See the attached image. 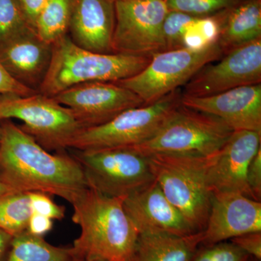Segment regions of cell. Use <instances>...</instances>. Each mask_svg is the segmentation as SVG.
I'll list each match as a JSON object with an SVG mask.
<instances>
[{
    "instance_id": "8992f818",
    "label": "cell",
    "mask_w": 261,
    "mask_h": 261,
    "mask_svg": "<svg viewBox=\"0 0 261 261\" xmlns=\"http://www.w3.org/2000/svg\"><path fill=\"white\" fill-rule=\"evenodd\" d=\"M181 97L178 89L152 104L126 110L103 124L82 128L68 148L86 151L140 145L156 133L181 104Z\"/></svg>"
},
{
    "instance_id": "5bb4252c",
    "label": "cell",
    "mask_w": 261,
    "mask_h": 261,
    "mask_svg": "<svg viewBox=\"0 0 261 261\" xmlns=\"http://www.w3.org/2000/svg\"><path fill=\"white\" fill-rule=\"evenodd\" d=\"M261 231V202L240 193H215L201 245Z\"/></svg>"
},
{
    "instance_id": "8fae6325",
    "label": "cell",
    "mask_w": 261,
    "mask_h": 261,
    "mask_svg": "<svg viewBox=\"0 0 261 261\" xmlns=\"http://www.w3.org/2000/svg\"><path fill=\"white\" fill-rule=\"evenodd\" d=\"M261 84V39L237 48L216 64L205 65L185 84L182 95L202 97Z\"/></svg>"
},
{
    "instance_id": "44dd1931",
    "label": "cell",
    "mask_w": 261,
    "mask_h": 261,
    "mask_svg": "<svg viewBox=\"0 0 261 261\" xmlns=\"http://www.w3.org/2000/svg\"><path fill=\"white\" fill-rule=\"evenodd\" d=\"M5 261H85L71 247H56L25 231L13 237Z\"/></svg>"
},
{
    "instance_id": "ffe728a7",
    "label": "cell",
    "mask_w": 261,
    "mask_h": 261,
    "mask_svg": "<svg viewBox=\"0 0 261 261\" xmlns=\"http://www.w3.org/2000/svg\"><path fill=\"white\" fill-rule=\"evenodd\" d=\"M202 240V231L187 236L140 233L135 261H190Z\"/></svg>"
},
{
    "instance_id": "8d00e7d4",
    "label": "cell",
    "mask_w": 261,
    "mask_h": 261,
    "mask_svg": "<svg viewBox=\"0 0 261 261\" xmlns=\"http://www.w3.org/2000/svg\"><path fill=\"white\" fill-rule=\"evenodd\" d=\"M250 261H260V260H256V259L253 258V257H251V258H250Z\"/></svg>"
},
{
    "instance_id": "74e56055",
    "label": "cell",
    "mask_w": 261,
    "mask_h": 261,
    "mask_svg": "<svg viewBox=\"0 0 261 261\" xmlns=\"http://www.w3.org/2000/svg\"><path fill=\"white\" fill-rule=\"evenodd\" d=\"M87 261H106V260H87Z\"/></svg>"
},
{
    "instance_id": "7c38bea8",
    "label": "cell",
    "mask_w": 261,
    "mask_h": 261,
    "mask_svg": "<svg viewBox=\"0 0 261 261\" xmlns=\"http://www.w3.org/2000/svg\"><path fill=\"white\" fill-rule=\"evenodd\" d=\"M53 98L73 112L83 128L103 124L126 110L145 105L137 94L115 82L79 84Z\"/></svg>"
},
{
    "instance_id": "4316f807",
    "label": "cell",
    "mask_w": 261,
    "mask_h": 261,
    "mask_svg": "<svg viewBox=\"0 0 261 261\" xmlns=\"http://www.w3.org/2000/svg\"><path fill=\"white\" fill-rule=\"evenodd\" d=\"M28 193L33 214L42 215L51 220H62L65 217V207L56 204L47 194L38 192Z\"/></svg>"
},
{
    "instance_id": "d590c367",
    "label": "cell",
    "mask_w": 261,
    "mask_h": 261,
    "mask_svg": "<svg viewBox=\"0 0 261 261\" xmlns=\"http://www.w3.org/2000/svg\"><path fill=\"white\" fill-rule=\"evenodd\" d=\"M113 3H116V2H119V1H127V0H112Z\"/></svg>"
},
{
    "instance_id": "4dcf8cb0",
    "label": "cell",
    "mask_w": 261,
    "mask_h": 261,
    "mask_svg": "<svg viewBox=\"0 0 261 261\" xmlns=\"http://www.w3.org/2000/svg\"><path fill=\"white\" fill-rule=\"evenodd\" d=\"M53 227V220L46 216L32 214L29 219L27 231L35 236L43 237Z\"/></svg>"
},
{
    "instance_id": "484cf974",
    "label": "cell",
    "mask_w": 261,
    "mask_h": 261,
    "mask_svg": "<svg viewBox=\"0 0 261 261\" xmlns=\"http://www.w3.org/2000/svg\"><path fill=\"white\" fill-rule=\"evenodd\" d=\"M251 257L231 242L201 245L190 261H250Z\"/></svg>"
},
{
    "instance_id": "7402d4cb",
    "label": "cell",
    "mask_w": 261,
    "mask_h": 261,
    "mask_svg": "<svg viewBox=\"0 0 261 261\" xmlns=\"http://www.w3.org/2000/svg\"><path fill=\"white\" fill-rule=\"evenodd\" d=\"M73 0H47L36 20L38 37L53 44L67 35L71 18Z\"/></svg>"
},
{
    "instance_id": "9a60e30c",
    "label": "cell",
    "mask_w": 261,
    "mask_h": 261,
    "mask_svg": "<svg viewBox=\"0 0 261 261\" xmlns=\"http://www.w3.org/2000/svg\"><path fill=\"white\" fill-rule=\"evenodd\" d=\"M183 106L216 117L233 130L261 133V84L243 86L207 97L182 95Z\"/></svg>"
},
{
    "instance_id": "836d02e7",
    "label": "cell",
    "mask_w": 261,
    "mask_h": 261,
    "mask_svg": "<svg viewBox=\"0 0 261 261\" xmlns=\"http://www.w3.org/2000/svg\"><path fill=\"white\" fill-rule=\"evenodd\" d=\"M12 192L15 191H13L12 189H10L9 187L7 186L5 183H3V182L0 180V197L7 195V194L10 193V192Z\"/></svg>"
},
{
    "instance_id": "ba28073f",
    "label": "cell",
    "mask_w": 261,
    "mask_h": 261,
    "mask_svg": "<svg viewBox=\"0 0 261 261\" xmlns=\"http://www.w3.org/2000/svg\"><path fill=\"white\" fill-rule=\"evenodd\" d=\"M15 118L46 149L68 148L83 126L68 108L42 94L0 97V120Z\"/></svg>"
},
{
    "instance_id": "1f68e13d",
    "label": "cell",
    "mask_w": 261,
    "mask_h": 261,
    "mask_svg": "<svg viewBox=\"0 0 261 261\" xmlns=\"http://www.w3.org/2000/svg\"><path fill=\"white\" fill-rule=\"evenodd\" d=\"M18 1L25 18L34 30L38 15L47 3V0H18Z\"/></svg>"
},
{
    "instance_id": "f546056e",
    "label": "cell",
    "mask_w": 261,
    "mask_h": 261,
    "mask_svg": "<svg viewBox=\"0 0 261 261\" xmlns=\"http://www.w3.org/2000/svg\"><path fill=\"white\" fill-rule=\"evenodd\" d=\"M247 179L255 200H261V148L254 156L247 169Z\"/></svg>"
},
{
    "instance_id": "ac0fdd59",
    "label": "cell",
    "mask_w": 261,
    "mask_h": 261,
    "mask_svg": "<svg viewBox=\"0 0 261 261\" xmlns=\"http://www.w3.org/2000/svg\"><path fill=\"white\" fill-rule=\"evenodd\" d=\"M115 3L112 0H73L69 30L76 45L98 53H113Z\"/></svg>"
},
{
    "instance_id": "30bf717a",
    "label": "cell",
    "mask_w": 261,
    "mask_h": 261,
    "mask_svg": "<svg viewBox=\"0 0 261 261\" xmlns=\"http://www.w3.org/2000/svg\"><path fill=\"white\" fill-rule=\"evenodd\" d=\"M115 3L113 53L149 57L166 51L163 25L165 0H127Z\"/></svg>"
},
{
    "instance_id": "f1b7e54d",
    "label": "cell",
    "mask_w": 261,
    "mask_h": 261,
    "mask_svg": "<svg viewBox=\"0 0 261 261\" xmlns=\"http://www.w3.org/2000/svg\"><path fill=\"white\" fill-rule=\"evenodd\" d=\"M250 257L261 260V231L247 233L229 240Z\"/></svg>"
},
{
    "instance_id": "d6a6232c",
    "label": "cell",
    "mask_w": 261,
    "mask_h": 261,
    "mask_svg": "<svg viewBox=\"0 0 261 261\" xmlns=\"http://www.w3.org/2000/svg\"><path fill=\"white\" fill-rule=\"evenodd\" d=\"M13 237L0 229V261H5Z\"/></svg>"
},
{
    "instance_id": "d6986e66",
    "label": "cell",
    "mask_w": 261,
    "mask_h": 261,
    "mask_svg": "<svg viewBox=\"0 0 261 261\" xmlns=\"http://www.w3.org/2000/svg\"><path fill=\"white\" fill-rule=\"evenodd\" d=\"M261 39V0H243L225 10L217 42L223 56Z\"/></svg>"
},
{
    "instance_id": "e575fe53",
    "label": "cell",
    "mask_w": 261,
    "mask_h": 261,
    "mask_svg": "<svg viewBox=\"0 0 261 261\" xmlns=\"http://www.w3.org/2000/svg\"><path fill=\"white\" fill-rule=\"evenodd\" d=\"M2 121L1 120H0V142H1V139H2V134H3V128H2Z\"/></svg>"
},
{
    "instance_id": "603a6c76",
    "label": "cell",
    "mask_w": 261,
    "mask_h": 261,
    "mask_svg": "<svg viewBox=\"0 0 261 261\" xmlns=\"http://www.w3.org/2000/svg\"><path fill=\"white\" fill-rule=\"evenodd\" d=\"M32 214L28 192H12L0 197V229L12 237L27 231Z\"/></svg>"
},
{
    "instance_id": "52a82bcc",
    "label": "cell",
    "mask_w": 261,
    "mask_h": 261,
    "mask_svg": "<svg viewBox=\"0 0 261 261\" xmlns=\"http://www.w3.org/2000/svg\"><path fill=\"white\" fill-rule=\"evenodd\" d=\"M223 53L217 42L201 48H180L151 57L138 74L115 83L137 94L145 105L152 104L185 85L205 65L218 61Z\"/></svg>"
},
{
    "instance_id": "3957f363",
    "label": "cell",
    "mask_w": 261,
    "mask_h": 261,
    "mask_svg": "<svg viewBox=\"0 0 261 261\" xmlns=\"http://www.w3.org/2000/svg\"><path fill=\"white\" fill-rule=\"evenodd\" d=\"M150 60L149 57L89 51L76 45L67 34L53 44L50 65L39 92L53 97L79 84L126 80L138 74Z\"/></svg>"
},
{
    "instance_id": "5b68a950",
    "label": "cell",
    "mask_w": 261,
    "mask_h": 261,
    "mask_svg": "<svg viewBox=\"0 0 261 261\" xmlns=\"http://www.w3.org/2000/svg\"><path fill=\"white\" fill-rule=\"evenodd\" d=\"M233 132L219 118L181 103L152 137L128 147L145 156L174 154L210 157L219 152Z\"/></svg>"
},
{
    "instance_id": "d4e9b609",
    "label": "cell",
    "mask_w": 261,
    "mask_h": 261,
    "mask_svg": "<svg viewBox=\"0 0 261 261\" xmlns=\"http://www.w3.org/2000/svg\"><path fill=\"white\" fill-rule=\"evenodd\" d=\"M243 0H165L168 10L197 17L209 16L232 8Z\"/></svg>"
},
{
    "instance_id": "f35d334b",
    "label": "cell",
    "mask_w": 261,
    "mask_h": 261,
    "mask_svg": "<svg viewBox=\"0 0 261 261\" xmlns=\"http://www.w3.org/2000/svg\"></svg>"
},
{
    "instance_id": "6da1fadb",
    "label": "cell",
    "mask_w": 261,
    "mask_h": 261,
    "mask_svg": "<svg viewBox=\"0 0 261 261\" xmlns=\"http://www.w3.org/2000/svg\"><path fill=\"white\" fill-rule=\"evenodd\" d=\"M0 180L15 192H43L73 203L88 188L74 157L51 154L20 127L2 121Z\"/></svg>"
},
{
    "instance_id": "83f0119b",
    "label": "cell",
    "mask_w": 261,
    "mask_h": 261,
    "mask_svg": "<svg viewBox=\"0 0 261 261\" xmlns=\"http://www.w3.org/2000/svg\"><path fill=\"white\" fill-rule=\"evenodd\" d=\"M36 94V91L18 83L0 63V97L3 96H20L27 97Z\"/></svg>"
},
{
    "instance_id": "2e32d148",
    "label": "cell",
    "mask_w": 261,
    "mask_h": 261,
    "mask_svg": "<svg viewBox=\"0 0 261 261\" xmlns=\"http://www.w3.org/2000/svg\"><path fill=\"white\" fill-rule=\"evenodd\" d=\"M123 207L140 234L187 236L195 233L154 181L126 197Z\"/></svg>"
},
{
    "instance_id": "7a4b0ae2",
    "label": "cell",
    "mask_w": 261,
    "mask_h": 261,
    "mask_svg": "<svg viewBox=\"0 0 261 261\" xmlns=\"http://www.w3.org/2000/svg\"><path fill=\"white\" fill-rule=\"evenodd\" d=\"M126 197H113L87 188L71 204L80 236L72 248L85 261H135L138 230L123 207Z\"/></svg>"
},
{
    "instance_id": "4fadbf2b",
    "label": "cell",
    "mask_w": 261,
    "mask_h": 261,
    "mask_svg": "<svg viewBox=\"0 0 261 261\" xmlns=\"http://www.w3.org/2000/svg\"><path fill=\"white\" fill-rule=\"evenodd\" d=\"M260 144V132L233 130L219 152L211 157L207 178L213 194L233 192L255 200L247 184V173Z\"/></svg>"
},
{
    "instance_id": "e0dca14e",
    "label": "cell",
    "mask_w": 261,
    "mask_h": 261,
    "mask_svg": "<svg viewBox=\"0 0 261 261\" xmlns=\"http://www.w3.org/2000/svg\"><path fill=\"white\" fill-rule=\"evenodd\" d=\"M53 47L31 31L0 44V63L18 83L35 90L49 70Z\"/></svg>"
},
{
    "instance_id": "277c9868",
    "label": "cell",
    "mask_w": 261,
    "mask_h": 261,
    "mask_svg": "<svg viewBox=\"0 0 261 261\" xmlns=\"http://www.w3.org/2000/svg\"><path fill=\"white\" fill-rule=\"evenodd\" d=\"M154 181L195 233L205 229L213 194L207 170L211 157L190 154L146 156Z\"/></svg>"
},
{
    "instance_id": "9c48e42d",
    "label": "cell",
    "mask_w": 261,
    "mask_h": 261,
    "mask_svg": "<svg viewBox=\"0 0 261 261\" xmlns=\"http://www.w3.org/2000/svg\"><path fill=\"white\" fill-rule=\"evenodd\" d=\"M74 158L89 188L109 197H128L154 181L147 158L130 147L79 151Z\"/></svg>"
},
{
    "instance_id": "cb8c5ba5",
    "label": "cell",
    "mask_w": 261,
    "mask_h": 261,
    "mask_svg": "<svg viewBox=\"0 0 261 261\" xmlns=\"http://www.w3.org/2000/svg\"><path fill=\"white\" fill-rule=\"evenodd\" d=\"M31 31L18 0H0V44Z\"/></svg>"
}]
</instances>
